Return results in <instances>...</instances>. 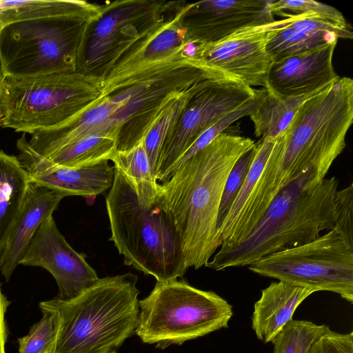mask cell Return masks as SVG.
Listing matches in <instances>:
<instances>
[{"instance_id":"29","label":"cell","mask_w":353,"mask_h":353,"mask_svg":"<svg viewBox=\"0 0 353 353\" xmlns=\"http://www.w3.org/2000/svg\"><path fill=\"white\" fill-rule=\"evenodd\" d=\"M330 329L306 320H290L272 340L274 353H310L319 338Z\"/></svg>"},{"instance_id":"31","label":"cell","mask_w":353,"mask_h":353,"mask_svg":"<svg viewBox=\"0 0 353 353\" xmlns=\"http://www.w3.org/2000/svg\"><path fill=\"white\" fill-rule=\"evenodd\" d=\"M270 10L272 14H276L285 18L301 14H316L336 25L350 26L343 14L335 8L312 0H271Z\"/></svg>"},{"instance_id":"20","label":"cell","mask_w":353,"mask_h":353,"mask_svg":"<svg viewBox=\"0 0 353 353\" xmlns=\"http://www.w3.org/2000/svg\"><path fill=\"white\" fill-rule=\"evenodd\" d=\"M314 292L312 289L283 281L272 282L254 305L252 328L257 338L265 343L271 342L292 319L300 304Z\"/></svg>"},{"instance_id":"33","label":"cell","mask_w":353,"mask_h":353,"mask_svg":"<svg viewBox=\"0 0 353 353\" xmlns=\"http://www.w3.org/2000/svg\"><path fill=\"white\" fill-rule=\"evenodd\" d=\"M333 230L353 249V183L336 190L334 198Z\"/></svg>"},{"instance_id":"21","label":"cell","mask_w":353,"mask_h":353,"mask_svg":"<svg viewBox=\"0 0 353 353\" xmlns=\"http://www.w3.org/2000/svg\"><path fill=\"white\" fill-rule=\"evenodd\" d=\"M121 106L108 97H104L98 104L64 125L34 132L28 141L29 145L37 153L46 157L57 150L90 134Z\"/></svg>"},{"instance_id":"9","label":"cell","mask_w":353,"mask_h":353,"mask_svg":"<svg viewBox=\"0 0 353 353\" xmlns=\"http://www.w3.org/2000/svg\"><path fill=\"white\" fill-rule=\"evenodd\" d=\"M92 21L54 17L1 26L0 64L6 77L77 72Z\"/></svg>"},{"instance_id":"6","label":"cell","mask_w":353,"mask_h":353,"mask_svg":"<svg viewBox=\"0 0 353 353\" xmlns=\"http://www.w3.org/2000/svg\"><path fill=\"white\" fill-rule=\"evenodd\" d=\"M105 204L111 237L124 263L158 282L182 277L188 269L174 223L159 198L141 204L125 177L114 169Z\"/></svg>"},{"instance_id":"37","label":"cell","mask_w":353,"mask_h":353,"mask_svg":"<svg viewBox=\"0 0 353 353\" xmlns=\"http://www.w3.org/2000/svg\"><path fill=\"white\" fill-rule=\"evenodd\" d=\"M0 27H1V25H0Z\"/></svg>"},{"instance_id":"13","label":"cell","mask_w":353,"mask_h":353,"mask_svg":"<svg viewBox=\"0 0 353 353\" xmlns=\"http://www.w3.org/2000/svg\"><path fill=\"white\" fill-rule=\"evenodd\" d=\"M294 17L248 26L216 42L192 43L190 56L218 74L251 88H264L272 64L266 51L268 34Z\"/></svg>"},{"instance_id":"23","label":"cell","mask_w":353,"mask_h":353,"mask_svg":"<svg viewBox=\"0 0 353 353\" xmlns=\"http://www.w3.org/2000/svg\"><path fill=\"white\" fill-rule=\"evenodd\" d=\"M30 182L17 157L0 150V252L19 212Z\"/></svg>"},{"instance_id":"1","label":"cell","mask_w":353,"mask_h":353,"mask_svg":"<svg viewBox=\"0 0 353 353\" xmlns=\"http://www.w3.org/2000/svg\"><path fill=\"white\" fill-rule=\"evenodd\" d=\"M254 145L250 138L223 132L159 184L158 198L174 223L188 268L205 266L221 245L217 216L225 183Z\"/></svg>"},{"instance_id":"2","label":"cell","mask_w":353,"mask_h":353,"mask_svg":"<svg viewBox=\"0 0 353 353\" xmlns=\"http://www.w3.org/2000/svg\"><path fill=\"white\" fill-rule=\"evenodd\" d=\"M352 122L353 80L340 77L302 103L276 139L257 185L275 196L305 172L327 174L345 148Z\"/></svg>"},{"instance_id":"19","label":"cell","mask_w":353,"mask_h":353,"mask_svg":"<svg viewBox=\"0 0 353 353\" xmlns=\"http://www.w3.org/2000/svg\"><path fill=\"white\" fill-rule=\"evenodd\" d=\"M182 5L174 14L165 18L153 30L134 43L112 65L103 81L125 75L143 65L165 59L182 49L188 43L181 25Z\"/></svg>"},{"instance_id":"17","label":"cell","mask_w":353,"mask_h":353,"mask_svg":"<svg viewBox=\"0 0 353 353\" xmlns=\"http://www.w3.org/2000/svg\"><path fill=\"white\" fill-rule=\"evenodd\" d=\"M336 43L272 63L264 88L286 99L313 94L327 87L340 77L332 63Z\"/></svg>"},{"instance_id":"24","label":"cell","mask_w":353,"mask_h":353,"mask_svg":"<svg viewBox=\"0 0 353 353\" xmlns=\"http://www.w3.org/2000/svg\"><path fill=\"white\" fill-rule=\"evenodd\" d=\"M110 161L133 188L142 205L150 206L157 200L159 183L152 174L142 140L129 150L116 152Z\"/></svg>"},{"instance_id":"8","label":"cell","mask_w":353,"mask_h":353,"mask_svg":"<svg viewBox=\"0 0 353 353\" xmlns=\"http://www.w3.org/2000/svg\"><path fill=\"white\" fill-rule=\"evenodd\" d=\"M139 305L135 334L142 342L163 349L227 327L233 315L225 299L184 279L157 281Z\"/></svg>"},{"instance_id":"26","label":"cell","mask_w":353,"mask_h":353,"mask_svg":"<svg viewBox=\"0 0 353 353\" xmlns=\"http://www.w3.org/2000/svg\"><path fill=\"white\" fill-rule=\"evenodd\" d=\"M313 94L283 99L268 91L263 103L249 115L255 136L276 139L286 130L302 103Z\"/></svg>"},{"instance_id":"36","label":"cell","mask_w":353,"mask_h":353,"mask_svg":"<svg viewBox=\"0 0 353 353\" xmlns=\"http://www.w3.org/2000/svg\"><path fill=\"white\" fill-rule=\"evenodd\" d=\"M5 80L6 75L0 64V125H1L2 119V106L5 89Z\"/></svg>"},{"instance_id":"18","label":"cell","mask_w":353,"mask_h":353,"mask_svg":"<svg viewBox=\"0 0 353 353\" xmlns=\"http://www.w3.org/2000/svg\"><path fill=\"white\" fill-rule=\"evenodd\" d=\"M64 193L30 182L19 212L0 252V272L8 281L40 225L57 209Z\"/></svg>"},{"instance_id":"30","label":"cell","mask_w":353,"mask_h":353,"mask_svg":"<svg viewBox=\"0 0 353 353\" xmlns=\"http://www.w3.org/2000/svg\"><path fill=\"white\" fill-rule=\"evenodd\" d=\"M43 316L26 336L19 338V353H52L59 328L57 313L39 307Z\"/></svg>"},{"instance_id":"3","label":"cell","mask_w":353,"mask_h":353,"mask_svg":"<svg viewBox=\"0 0 353 353\" xmlns=\"http://www.w3.org/2000/svg\"><path fill=\"white\" fill-rule=\"evenodd\" d=\"M310 170L285 187L242 242L221 245L205 265L216 271L250 265L269 254L309 243L335 224L334 198L339 181Z\"/></svg>"},{"instance_id":"35","label":"cell","mask_w":353,"mask_h":353,"mask_svg":"<svg viewBox=\"0 0 353 353\" xmlns=\"http://www.w3.org/2000/svg\"><path fill=\"white\" fill-rule=\"evenodd\" d=\"M10 303L0 288V353H6V343L8 338V329L6 323V313Z\"/></svg>"},{"instance_id":"7","label":"cell","mask_w":353,"mask_h":353,"mask_svg":"<svg viewBox=\"0 0 353 353\" xmlns=\"http://www.w3.org/2000/svg\"><path fill=\"white\" fill-rule=\"evenodd\" d=\"M103 79L79 72L6 77L1 125L30 134L64 125L103 99Z\"/></svg>"},{"instance_id":"10","label":"cell","mask_w":353,"mask_h":353,"mask_svg":"<svg viewBox=\"0 0 353 353\" xmlns=\"http://www.w3.org/2000/svg\"><path fill=\"white\" fill-rule=\"evenodd\" d=\"M249 270L315 292H332L353 303V249L333 229L309 243L264 256Z\"/></svg>"},{"instance_id":"11","label":"cell","mask_w":353,"mask_h":353,"mask_svg":"<svg viewBox=\"0 0 353 353\" xmlns=\"http://www.w3.org/2000/svg\"><path fill=\"white\" fill-rule=\"evenodd\" d=\"M172 2L123 0L101 6L89 27L77 72L103 79L115 62L165 19Z\"/></svg>"},{"instance_id":"32","label":"cell","mask_w":353,"mask_h":353,"mask_svg":"<svg viewBox=\"0 0 353 353\" xmlns=\"http://www.w3.org/2000/svg\"><path fill=\"white\" fill-rule=\"evenodd\" d=\"M253 148L235 163L225 183L217 216V230L227 215L250 168Z\"/></svg>"},{"instance_id":"12","label":"cell","mask_w":353,"mask_h":353,"mask_svg":"<svg viewBox=\"0 0 353 353\" xmlns=\"http://www.w3.org/2000/svg\"><path fill=\"white\" fill-rule=\"evenodd\" d=\"M257 90L228 77L204 81L163 144L156 180L167 181L175 163L192 143L212 125L252 99Z\"/></svg>"},{"instance_id":"15","label":"cell","mask_w":353,"mask_h":353,"mask_svg":"<svg viewBox=\"0 0 353 353\" xmlns=\"http://www.w3.org/2000/svg\"><path fill=\"white\" fill-rule=\"evenodd\" d=\"M271 1L205 0L184 3L181 25L188 43L194 44L220 41L239 29L274 21Z\"/></svg>"},{"instance_id":"14","label":"cell","mask_w":353,"mask_h":353,"mask_svg":"<svg viewBox=\"0 0 353 353\" xmlns=\"http://www.w3.org/2000/svg\"><path fill=\"white\" fill-rule=\"evenodd\" d=\"M19 265L48 270L55 279L57 299L76 297L99 279L85 254L75 251L57 228L53 216L38 228Z\"/></svg>"},{"instance_id":"16","label":"cell","mask_w":353,"mask_h":353,"mask_svg":"<svg viewBox=\"0 0 353 353\" xmlns=\"http://www.w3.org/2000/svg\"><path fill=\"white\" fill-rule=\"evenodd\" d=\"M17 157L30 182L68 196H96L112 186L114 168L104 161L82 168H68L52 163L37 153L25 134L17 141Z\"/></svg>"},{"instance_id":"34","label":"cell","mask_w":353,"mask_h":353,"mask_svg":"<svg viewBox=\"0 0 353 353\" xmlns=\"http://www.w3.org/2000/svg\"><path fill=\"white\" fill-rule=\"evenodd\" d=\"M310 353H353V332L343 334L329 329L315 342Z\"/></svg>"},{"instance_id":"28","label":"cell","mask_w":353,"mask_h":353,"mask_svg":"<svg viewBox=\"0 0 353 353\" xmlns=\"http://www.w3.org/2000/svg\"><path fill=\"white\" fill-rule=\"evenodd\" d=\"M205 80L198 82L168 103L145 132L141 140L154 178L163 143L176 124L192 96Z\"/></svg>"},{"instance_id":"4","label":"cell","mask_w":353,"mask_h":353,"mask_svg":"<svg viewBox=\"0 0 353 353\" xmlns=\"http://www.w3.org/2000/svg\"><path fill=\"white\" fill-rule=\"evenodd\" d=\"M226 77L192 57L188 43L173 55L103 81V97L121 105L92 133L117 139V152L129 150L141 141L163 107L205 79Z\"/></svg>"},{"instance_id":"25","label":"cell","mask_w":353,"mask_h":353,"mask_svg":"<svg viewBox=\"0 0 353 353\" xmlns=\"http://www.w3.org/2000/svg\"><path fill=\"white\" fill-rule=\"evenodd\" d=\"M117 139L89 134L52 152L46 158L59 165L82 168L109 161L117 152Z\"/></svg>"},{"instance_id":"5","label":"cell","mask_w":353,"mask_h":353,"mask_svg":"<svg viewBox=\"0 0 353 353\" xmlns=\"http://www.w3.org/2000/svg\"><path fill=\"white\" fill-rule=\"evenodd\" d=\"M137 282L130 272L106 276L73 299L40 302L59 319L52 353H117L137 325Z\"/></svg>"},{"instance_id":"22","label":"cell","mask_w":353,"mask_h":353,"mask_svg":"<svg viewBox=\"0 0 353 353\" xmlns=\"http://www.w3.org/2000/svg\"><path fill=\"white\" fill-rule=\"evenodd\" d=\"M101 6L79 0L0 1V25L54 17L95 19Z\"/></svg>"},{"instance_id":"27","label":"cell","mask_w":353,"mask_h":353,"mask_svg":"<svg viewBox=\"0 0 353 353\" xmlns=\"http://www.w3.org/2000/svg\"><path fill=\"white\" fill-rule=\"evenodd\" d=\"M289 23L268 34L266 51L272 63L317 50L337 42L339 39L335 34L294 30L288 26Z\"/></svg>"}]
</instances>
